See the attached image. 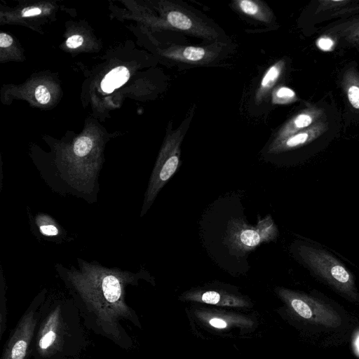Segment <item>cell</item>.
Here are the masks:
<instances>
[{
	"mask_svg": "<svg viewBox=\"0 0 359 359\" xmlns=\"http://www.w3.org/2000/svg\"><path fill=\"white\" fill-rule=\"evenodd\" d=\"M83 42V38L79 34L73 35L67 39L66 44L70 48H76L80 46Z\"/></svg>",
	"mask_w": 359,
	"mask_h": 359,
	"instance_id": "24",
	"label": "cell"
},
{
	"mask_svg": "<svg viewBox=\"0 0 359 359\" xmlns=\"http://www.w3.org/2000/svg\"><path fill=\"white\" fill-rule=\"evenodd\" d=\"M281 294L300 317L311 323L328 327H337L341 325V317L336 311L315 296L288 290H282Z\"/></svg>",
	"mask_w": 359,
	"mask_h": 359,
	"instance_id": "5",
	"label": "cell"
},
{
	"mask_svg": "<svg viewBox=\"0 0 359 359\" xmlns=\"http://www.w3.org/2000/svg\"><path fill=\"white\" fill-rule=\"evenodd\" d=\"M222 298V295H221L218 292L212 290L203 292L201 297V299L203 302L210 304H218Z\"/></svg>",
	"mask_w": 359,
	"mask_h": 359,
	"instance_id": "21",
	"label": "cell"
},
{
	"mask_svg": "<svg viewBox=\"0 0 359 359\" xmlns=\"http://www.w3.org/2000/svg\"><path fill=\"white\" fill-rule=\"evenodd\" d=\"M291 250L297 261L313 277L346 299L358 302L354 274L330 251L307 239L296 241Z\"/></svg>",
	"mask_w": 359,
	"mask_h": 359,
	"instance_id": "2",
	"label": "cell"
},
{
	"mask_svg": "<svg viewBox=\"0 0 359 359\" xmlns=\"http://www.w3.org/2000/svg\"><path fill=\"white\" fill-rule=\"evenodd\" d=\"M226 46L222 41L206 46H174L166 49L164 55L174 62L203 65L221 58Z\"/></svg>",
	"mask_w": 359,
	"mask_h": 359,
	"instance_id": "7",
	"label": "cell"
},
{
	"mask_svg": "<svg viewBox=\"0 0 359 359\" xmlns=\"http://www.w3.org/2000/svg\"><path fill=\"white\" fill-rule=\"evenodd\" d=\"M316 44L320 50L323 51H330L333 48L334 42L331 38L323 36L317 40Z\"/></svg>",
	"mask_w": 359,
	"mask_h": 359,
	"instance_id": "22",
	"label": "cell"
},
{
	"mask_svg": "<svg viewBox=\"0 0 359 359\" xmlns=\"http://www.w3.org/2000/svg\"><path fill=\"white\" fill-rule=\"evenodd\" d=\"M256 226L262 235L263 242L275 240L278 236V229L271 216L259 220Z\"/></svg>",
	"mask_w": 359,
	"mask_h": 359,
	"instance_id": "17",
	"label": "cell"
},
{
	"mask_svg": "<svg viewBox=\"0 0 359 359\" xmlns=\"http://www.w3.org/2000/svg\"><path fill=\"white\" fill-rule=\"evenodd\" d=\"M128 69L123 66L116 67L111 70L104 77L101 82V88L104 92L111 93L116 88L121 87L129 79Z\"/></svg>",
	"mask_w": 359,
	"mask_h": 359,
	"instance_id": "15",
	"label": "cell"
},
{
	"mask_svg": "<svg viewBox=\"0 0 359 359\" xmlns=\"http://www.w3.org/2000/svg\"><path fill=\"white\" fill-rule=\"evenodd\" d=\"M194 113L192 107L177 129L168 136L160 152L145 193L141 216L147 212L163 186L176 172L180 164V147Z\"/></svg>",
	"mask_w": 359,
	"mask_h": 359,
	"instance_id": "3",
	"label": "cell"
},
{
	"mask_svg": "<svg viewBox=\"0 0 359 359\" xmlns=\"http://www.w3.org/2000/svg\"><path fill=\"white\" fill-rule=\"evenodd\" d=\"M342 84L350 104L359 111V74L353 69L347 70Z\"/></svg>",
	"mask_w": 359,
	"mask_h": 359,
	"instance_id": "14",
	"label": "cell"
},
{
	"mask_svg": "<svg viewBox=\"0 0 359 359\" xmlns=\"http://www.w3.org/2000/svg\"><path fill=\"white\" fill-rule=\"evenodd\" d=\"M41 13V10L39 8H34L31 9L24 10L22 12V15L24 17H29L32 15H36Z\"/></svg>",
	"mask_w": 359,
	"mask_h": 359,
	"instance_id": "27",
	"label": "cell"
},
{
	"mask_svg": "<svg viewBox=\"0 0 359 359\" xmlns=\"http://www.w3.org/2000/svg\"><path fill=\"white\" fill-rule=\"evenodd\" d=\"M271 100L273 104H284L296 100L297 95L292 89L283 86L276 88L273 90Z\"/></svg>",
	"mask_w": 359,
	"mask_h": 359,
	"instance_id": "18",
	"label": "cell"
},
{
	"mask_svg": "<svg viewBox=\"0 0 359 359\" xmlns=\"http://www.w3.org/2000/svg\"><path fill=\"white\" fill-rule=\"evenodd\" d=\"M327 128V122L320 120L305 130L279 142H271L268 151L271 154H281L304 148L316 141L325 132Z\"/></svg>",
	"mask_w": 359,
	"mask_h": 359,
	"instance_id": "9",
	"label": "cell"
},
{
	"mask_svg": "<svg viewBox=\"0 0 359 359\" xmlns=\"http://www.w3.org/2000/svg\"><path fill=\"white\" fill-rule=\"evenodd\" d=\"M358 36L359 37V30H358Z\"/></svg>",
	"mask_w": 359,
	"mask_h": 359,
	"instance_id": "29",
	"label": "cell"
},
{
	"mask_svg": "<svg viewBox=\"0 0 359 359\" xmlns=\"http://www.w3.org/2000/svg\"><path fill=\"white\" fill-rule=\"evenodd\" d=\"M356 343H357L358 348V350H359V337L358 338V339H357V342H356Z\"/></svg>",
	"mask_w": 359,
	"mask_h": 359,
	"instance_id": "28",
	"label": "cell"
},
{
	"mask_svg": "<svg viewBox=\"0 0 359 359\" xmlns=\"http://www.w3.org/2000/svg\"><path fill=\"white\" fill-rule=\"evenodd\" d=\"M233 6L239 13L264 24H271L274 20L272 11L259 0H236Z\"/></svg>",
	"mask_w": 359,
	"mask_h": 359,
	"instance_id": "12",
	"label": "cell"
},
{
	"mask_svg": "<svg viewBox=\"0 0 359 359\" xmlns=\"http://www.w3.org/2000/svg\"><path fill=\"white\" fill-rule=\"evenodd\" d=\"M93 141L88 137H79L74 144L73 151L78 158H84L91 151Z\"/></svg>",
	"mask_w": 359,
	"mask_h": 359,
	"instance_id": "19",
	"label": "cell"
},
{
	"mask_svg": "<svg viewBox=\"0 0 359 359\" xmlns=\"http://www.w3.org/2000/svg\"><path fill=\"white\" fill-rule=\"evenodd\" d=\"M60 309L57 307L48 314L39 332L37 348L40 353H46L57 344L60 332Z\"/></svg>",
	"mask_w": 359,
	"mask_h": 359,
	"instance_id": "11",
	"label": "cell"
},
{
	"mask_svg": "<svg viewBox=\"0 0 359 359\" xmlns=\"http://www.w3.org/2000/svg\"><path fill=\"white\" fill-rule=\"evenodd\" d=\"M35 97L39 103L45 104L49 102L50 94L45 86L39 85L35 90Z\"/></svg>",
	"mask_w": 359,
	"mask_h": 359,
	"instance_id": "20",
	"label": "cell"
},
{
	"mask_svg": "<svg viewBox=\"0 0 359 359\" xmlns=\"http://www.w3.org/2000/svg\"><path fill=\"white\" fill-rule=\"evenodd\" d=\"M348 1H321L320 8L322 10L330 9L331 8H337V6H344L348 4Z\"/></svg>",
	"mask_w": 359,
	"mask_h": 359,
	"instance_id": "23",
	"label": "cell"
},
{
	"mask_svg": "<svg viewBox=\"0 0 359 359\" xmlns=\"http://www.w3.org/2000/svg\"><path fill=\"white\" fill-rule=\"evenodd\" d=\"M80 268L66 272L68 285L78 295L95 324L112 339H120V322L133 320L132 309L125 300L126 287L135 275L79 259Z\"/></svg>",
	"mask_w": 359,
	"mask_h": 359,
	"instance_id": "1",
	"label": "cell"
},
{
	"mask_svg": "<svg viewBox=\"0 0 359 359\" xmlns=\"http://www.w3.org/2000/svg\"><path fill=\"white\" fill-rule=\"evenodd\" d=\"M163 15L168 26L175 30L214 42L222 41L220 29L183 3L167 2Z\"/></svg>",
	"mask_w": 359,
	"mask_h": 359,
	"instance_id": "4",
	"label": "cell"
},
{
	"mask_svg": "<svg viewBox=\"0 0 359 359\" xmlns=\"http://www.w3.org/2000/svg\"><path fill=\"white\" fill-rule=\"evenodd\" d=\"M36 224L40 231V233L46 236H57L60 234V229L50 217L40 214L36 218Z\"/></svg>",
	"mask_w": 359,
	"mask_h": 359,
	"instance_id": "16",
	"label": "cell"
},
{
	"mask_svg": "<svg viewBox=\"0 0 359 359\" xmlns=\"http://www.w3.org/2000/svg\"><path fill=\"white\" fill-rule=\"evenodd\" d=\"M284 67L285 62L280 60L276 62L266 69L255 93V101L257 103L262 102L269 96L273 86L280 77Z\"/></svg>",
	"mask_w": 359,
	"mask_h": 359,
	"instance_id": "13",
	"label": "cell"
},
{
	"mask_svg": "<svg viewBox=\"0 0 359 359\" xmlns=\"http://www.w3.org/2000/svg\"><path fill=\"white\" fill-rule=\"evenodd\" d=\"M13 43V39L11 36L5 33L0 34V46L6 48L10 46Z\"/></svg>",
	"mask_w": 359,
	"mask_h": 359,
	"instance_id": "25",
	"label": "cell"
},
{
	"mask_svg": "<svg viewBox=\"0 0 359 359\" xmlns=\"http://www.w3.org/2000/svg\"><path fill=\"white\" fill-rule=\"evenodd\" d=\"M323 110L318 107L307 108L287 121L276 134L271 142H279L293 134L305 130L319 121Z\"/></svg>",
	"mask_w": 359,
	"mask_h": 359,
	"instance_id": "10",
	"label": "cell"
},
{
	"mask_svg": "<svg viewBox=\"0 0 359 359\" xmlns=\"http://www.w3.org/2000/svg\"><path fill=\"white\" fill-rule=\"evenodd\" d=\"M210 323L212 326L217 328H224L226 327V322L219 318H212L210 320Z\"/></svg>",
	"mask_w": 359,
	"mask_h": 359,
	"instance_id": "26",
	"label": "cell"
},
{
	"mask_svg": "<svg viewBox=\"0 0 359 359\" xmlns=\"http://www.w3.org/2000/svg\"><path fill=\"white\" fill-rule=\"evenodd\" d=\"M37 323L36 308H29L17 324L1 359H25Z\"/></svg>",
	"mask_w": 359,
	"mask_h": 359,
	"instance_id": "6",
	"label": "cell"
},
{
	"mask_svg": "<svg viewBox=\"0 0 359 359\" xmlns=\"http://www.w3.org/2000/svg\"><path fill=\"white\" fill-rule=\"evenodd\" d=\"M226 235L229 245L236 252H245L253 250L263 242L257 226H250L239 219L231 221Z\"/></svg>",
	"mask_w": 359,
	"mask_h": 359,
	"instance_id": "8",
	"label": "cell"
}]
</instances>
